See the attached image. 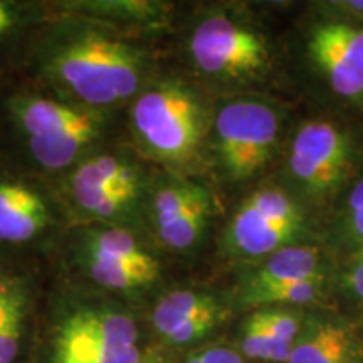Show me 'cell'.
I'll use <instances>...</instances> for the list:
<instances>
[{
    "mask_svg": "<svg viewBox=\"0 0 363 363\" xmlns=\"http://www.w3.org/2000/svg\"><path fill=\"white\" fill-rule=\"evenodd\" d=\"M38 66L62 99L104 113L138 93L145 57L103 22L72 17L40 40Z\"/></svg>",
    "mask_w": 363,
    "mask_h": 363,
    "instance_id": "6da1fadb",
    "label": "cell"
},
{
    "mask_svg": "<svg viewBox=\"0 0 363 363\" xmlns=\"http://www.w3.org/2000/svg\"><path fill=\"white\" fill-rule=\"evenodd\" d=\"M11 113L30 157L51 172L76 167L93 155L106 128L103 111L40 94L16 96Z\"/></svg>",
    "mask_w": 363,
    "mask_h": 363,
    "instance_id": "7a4b0ae2",
    "label": "cell"
},
{
    "mask_svg": "<svg viewBox=\"0 0 363 363\" xmlns=\"http://www.w3.org/2000/svg\"><path fill=\"white\" fill-rule=\"evenodd\" d=\"M130 120L140 148L169 165L194 160L208 125L201 98L175 79L160 81L136 94Z\"/></svg>",
    "mask_w": 363,
    "mask_h": 363,
    "instance_id": "3957f363",
    "label": "cell"
},
{
    "mask_svg": "<svg viewBox=\"0 0 363 363\" xmlns=\"http://www.w3.org/2000/svg\"><path fill=\"white\" fill-rule=\"evenodd\" d=\"M72 207L86 219L103 225H121L142 195V177L128 158L94 153L79 162L66 184Z\"/></svg>",
    "mask_w": 363,
    "mask_h": 363,
    "instance_id": "277c9868",
    "label": "cell"
},
{
    "mask_svg": "<svg viewBox=\"0 0 363 363\" xmlns=\"http://www.w3.org/2000/svg\"><path fill=\"white\" fill-rule=\"evenodd\" d=\"M216 153L222 170L233 180L259 174L274 152L279 133L276 111L254 99L225 104L216 118Z\"/></svg>",
    "mask_w": 363,
    "mask_h": 363,
    "instance_id": "5b68a950",
    "label": "cell"
},
{
    "mask_svg": "<svg viewBox=\"0 0 363 363\" xmlns=\"http://www.w3.org/2000/svg\"><path fill=\"white\" fill-rule=\"evenodd\" d=\"M79 262L88 278L101 288L135 293L153 284L160 264L126 227L93 225L83 233Z\"/></svg>",
    "mask_w": 363,
    "mask_h": 363,
    "instance_id": "8992f818",
    "label": "cell"
},
{
    "mask_svg": "<svg viewBox=\"0 0 363 363\" xmlns=\"http://www.w3.org/2000/svg\"><path fill=\"white\" fill-rule=\"evenodd\" d=\"M190 54L203 74L220 81L252 79L269 62L264 39L227 16H211L195 27Z\"/></svg>",
    "mask_w": 363,
    "mask_h": 363,
    "instance_id": "52a82bcc",
    "label": "cell"
},
{
    "mask_svg": "<svg viewBox=\"0 0 363 363\" xmlns=\"http://www.w3.org/2000/svg\"><path fill=\"white\" fill-rule=\"evenodd\" d=\"M350 158V142L337 125L308 121L293 140L289 169L303 192L325 199L343 184Z\"/></svg>",
    "mask_w": 363,
    "mask_h": 363,
    "instance_id": "ba28073f",
    "label": "cell"
},
{
    "mask_svg": "<svg viewBox=\"0 0 363 363\" xmlns=\"http://www.w3.org/2000/svg\"><path fill=\"white\" fill-rule=\"evenodd\" d=\"M211 212V194L195 182L169 180L153 194V225L172 251L192 249L206 233Z\"/></svg>",
    "mask_w": 363,
    "mask_h": 363,
    "instance_id": "9c48e42d",
    "label": "cell"
},
{
    "mask_svg": "<svg viewBox=\"0 0 363 363\" xmlns=\"http://www.w3.org/2000/svg\"><path fill=\"white\" fill-rule=\"evenodd\" d=\"M308 52L333 91L347 98L363 93V29L338 22L318 26Z\"/></svg>",
    "mask_w": 363,
    "mask_h": 363,
    "instance_id": "30bf717a",
    "label": "cell"
},
{
    "mask_svg": "<svg viewBox=\"0 0 363 363\" xmlns=\"http://www.w3.org/2000/svg\"><path fill=\"white\" fill-rule=\"evenodd\" d=\"M358 355L360 347L350 325L315 315L303 321L288 363H355Z\"/></svg>",
    "mask_w": 363,
    "mask_h": 363,
    "instance_id": "8fae6325",
    "label": "cell"
},
{
    "mask_svg": "<svg viewBox=\"0 0 363 363\" xmlns=\"http://www.w3.org/2000/svg\"><path fill=\"white\" fill-rule=\"evenodd\" d=\"M48 202L21 182L0 180V242L26 244L51 225Z\"/></svg>",
    "mask_w": 363,
    "mask_h": 363,
    "instance_id": "7c38bea8",
    "label": "cell"
},
{
    "mask_svg": "<svg viewBox=\"0 0 363 363\" xmlns=\"http://www.w3.org/2000/svg\"><path fill=\"white\" fill-rule=\"evenodd\" d=\"M301 233V229L271 220L244 201L230 219L224 239L230 254L239 257H261L293 246Z\"/></svg>",
    "mask_w": 363,
    "mask_h": 363,
    "instance_id": "4fadbf2b",
    "label": "cell"
},
{
    "mask_svg": "<svg viewBox=\"0 0 363 363\" xmlns=\"http://www.w3.org/2000/svg\"><path fill=\"white\" fill-rule=\"evenodd\" d=\"M325 274L323 257L311 246H286L269 254L256 271L247 276L240 293L256 291L271 286L291 284L298 281L321 278Z\"/></svg>",
    "mask_w": 363,
    "mask_h": 363,
    "instance_id": "5bb4252c",
    "label": "cell"
},
{
    "mask_svg": "<svg viewBox=\"0 0 363 363\" xmlns=\"http://www.w3.org/2000/svg\"><path fill=\"white\" fill-rule=\"evenodd\" d=\"M227 310L214 294L194 291V289H177L158 299L152 315L153 328L160 337L169 340L177 331L207 318L225 320Z\"/></svg>",
    "mask_w": 363,
    "mask_h": 363,
    "instance_id": "9a60e30c",
    "label": "cell"
},
{
    "mask_svg": "<svg viewBox=\"0 0 363 363\" xmlns=\"http://www.w3.org/2000/svg\"><path fill=\"white\" fill-rule=\"evenodd\" d=\"M27 303L26 284L12 276L0 274V363H12L19 353Z\"/></svg>",
    "mask_w": 363,
    "mask_h": 363,
    "instance_id": "2e32d148",
    "label": "cell"
},
{
    "mask_svg": "<svg viewBox=\"0 0 363 363\" xmlns=\"http://www.w3.org/2000/svg\"><path fill=\"white\" fill-rule=\"evenodd\" d=\"M65 9L78 12L86 19H93L106 24V21H133L150 22L160 16V7L150 2H123V0H86V2L65 4Z\"/></svg>",
    "mask_w": 363,
    "mask_h": 363,
    "instance_id": "e0dca14e",
    "label": "cell"
},
{
    "mask_svg": "<svg viewBox=\"0 0 363 363\" xmlns=\"http://www.w3.org/2000/svg\"><path fill=\"white\" fill-rule=\"evenodd\" d=\"M325 279L313 278L298 281L291 284L271 286V288L256 289V291L240 293V301L246 306H269V305H306L316 301L325 291Z\"/></svg>",
    "mask_w": 363,
    "mask_h": 363,
    "instance_id": "ac0fdd59",
    "label": "cell"
},
{
    "mask_svg": "<svg viewBox=\"0 0 363 363\" xmlns=\"http://www.w3.org/2000/svg\"><path fill=\"white\" fill-rule=\"evenodd\" d=\"M240 347H242L244 355L252 358V360L271 363H288V358L293 350V345L272 340L266 326L262 325L257 311H254L244 321L242 330H240Z\"/></svg>",
    "mask_w": 363,
    "mask_h": 363,
    "instance_id": "d6986e66",
    "label": "cell"
},
{
    "mask_svg": "<svg viewBox=\"0 0 363 363\" xmlns=\"http://www.w3.org/2000/svg\"><path fill=\"white\" fill-rule=\"evenodd\" d=\"M254 208L261 212L262 216L269 217L271 220L279 222L283 225L301 229L305 227V216L296 202L288 194L279 189H261L254 192L251 197L246 199Z\"/></svg>",
    "mask_w": 363,
    "mask_h": 363,
    "instance_id": "ffe728a7",
    "label": "cell"
},
{
    "mask_svg": "<svg viewBox=\"0 0 363 363\" xmlns=\"http://www.w3.org/2000/svg\"><path fill=\"white\" fill-rule=\"evenodd\" d=\"M257 315H259L262 325L266 326L267 333L271 335L272 340L288 345H294V342H296L303 325L301 318L296 313L264 308V310H257Z\"/></svg>",
    "mask_w": 363,
    "mask_h": 363,
    "instance_id": "44dd1931",
    "label": "cell"
},
{
    "mask_svg": "<svg viewBox=\"0 0 363 363\" xmlns=\"http://www.w3.org/2000/svg\"><path fill=\"white\" fill-rule=\"evenodd\" d=\"M30 19H33V9L27 4L0 0V43L16 34Z\"/></svg>",
    "mask_w": 363,
    "mask_h": 363,
    "instance_id": "7402d4cb",
    "label": "cell"
},
{
    "mask_svg": "<svg viewBox=\"0 0 363 363\" xmlns=\"http://www.w3.org/2000/svg\"><path fill=\"white\" fill-rule=\"evenodd\" d=\"M143 357L145 355L138 350V348L116 357L89 355V353L67 352V350H54L52 363H143Z\"/></svg>",
    "mask_w": 363,
    "mask_h": 363,
    "instance_id": "603a6c76",
    "label": "cell"
},
{
    "mask_svg": "<svg viewBox=\"0 0 363 363\" xmlns=\"http://www.w3.org/2000/svg\"><path fill=\"white\" fill-rule=\"evenodd\" d=\"M342 286L348 294L363 299V249L345 269L342 274Z\"/></svg>",
    "mask_w": 363,
    "mask_h": 363,
    "instance_id": "cb8c5ba5",
    "label": "cell"
},
{
    "mask_svg": "<svg viewBox=\"0 0 363 363\" xmlns=\"http://www.w3.org/2000/svg\"><path fill=\"white\" fill-rule=\"evenodd\" d=\"M184 363H244L240 353L230 350V348H207V350L194 353Z\"/></svg>",
    "mask_w": 363,
    "mask_h": 363,
    "instance_id": "d4e9b609",
    "label": "cell"
},
{
    "mask_svg": "<svg viewBox=\"0 0 363 363\" xmlns=\"http://www.w3.org/2000/svg\"><path fill=\"white\" fill-rule=\"evenodd\" d=\"M347 233L357 244H363V211L347 216Z\"/></svg>",
    "mask_w": 363,
    "mask_h": 363,
    "instance_id": "484cf974",
    "label": "cell"
},
{
    "mask_svg": "<svg viewBox=\"0 0 363 363\" xmlns=\"http://www.w3.org/2000/svg\"><path fill=\"white\" fill-rule=\"evenodd\" d=\"M360 211H363V180L355 185L347 202V214H355Z\"/></svg>",
    "mask_w": 363,
    "mask_h": 363,
    "instance_id": "4316f807",
    "label": "cell"
},
{
    "mask_svg": "<svg viewBox=\"0 0 363 363\" xmlns=\"http://www.w3.org/2000/svg\"><path fill=\"white\" fill-rule=\"evenodd\" d=\"M143 363H167V358L157 352H148L143 357Z\"/></svg>",
    "mask_w": 363,
    "mask_h": 363,
    "instance_id": "83f0119b",
    "label": "cell"
}]
</instances>
